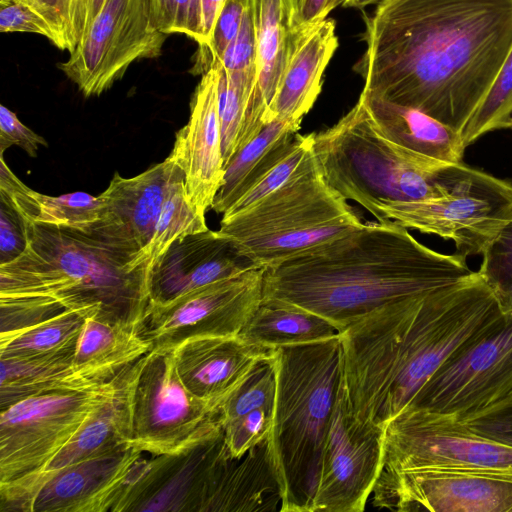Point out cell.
<instances>
[{
  "mask_svg": "<svg viewBox=\"0 0 512 512\" xmlns=\"http://www.w3.org/2000/svg\"><path fill=\"white\" fill-rule=\"evenodd\" d=\"M365 22L362 92L460 133L512 49V0H384Z\"/></svg>",
  "mask_w": 512,
  "mask_h": 512,
  "instance_id": "1",
  "label": "cell"
},
{
  "mask_svg": "<svg viewBox=\"0 0 512 512\" xmlns=\"http://www.w3.org/2000/svg\"><path fill=\"white\" fill-rule=\"evenodd\" d=\"M462 254L417 241L395 221L363 223L304 256L265 270L263 298L314 312L341 332L373 310L475 276Z\"/></svg>",
  "mask_w": 512,
  "mask_h": 512,
  "instance_id": "2",
  "label": "cell"
},
{
  "mask_svg": "<svg viewBox=\"0 0 512 512\" xmlns=\"http://www.w3.org/2000/svg\"><path fill=\"white\" fill-rule=\"evenodd\" d=\"M24 223L25 250L0 264V300L40 317L83 310L138 329L150 304L152 265H134L78 229Z\"/></svg>",
  "mask_w": 512,
  "mask_h": 512,
  "instance_id": "3",
  "label": "cell"
},
{
  "mask_svg": "<svg viewBox=\"0 0 512 512\" xmlns=\"http://www.w3.org/2000/svg\"><path fill=\"white\" fill-rule=\"evenodd\" d=\"M276 396L271 438L280 512H310L323 445L343 376L341 335L273 349Z\"/></svg>",
  "mask_w": 512,
  "mask_h": 512,
  "instance_id": "4",
  "label": "cell"
},
{
  "mask_svg": "<svg viewBox=\"0 0 512 512\" xmlns=\"http://www.w3.org/2000/svg\"><path fill=\"white\" fill-rule=\"evenodd\" d=\"M362 224L347 200L326 184L315 161L251 208L222 217L218 233L255 266L267 270Z\"/></svg>",
  "mask_w": 512,
  "mask_h": 512,
  "instance_id": "5",
  "label": "cell"
},
{
  "mask_svg": "<svg viewBox=\"0 0 512 512\" xmlns=\"http://www.w3.org/2000/svg\"><path fill=\"white\" fill-rule=\"evenodd\" d=\"M313 153L326 184L374 217L380 206L435 198L439 170H425L377 128L364 101L331 128L314 133Z\"/></svg>",
  "mask_w": 512,
  "mask_h": 512,
  "instance_id": "6",
  "label": "cell"
},
{
  "mask_svg": "<svg viewBox=\"0 0 512 512\" xmlns=\"http://www.w3.org/2000/svg\"><path fill=\"white\" fill-rule=\"evenodd\" d=\"M439 174L440 196L382 205L375 218L451 240L465 257L483 255L512 221V181L463 162L447 165Z\"/></svg>",
  "mask_w": 512,
  "mask_h": 512,
  "instance_id": "7",
  "label": "cell"
},
{
  "mask_svg": "<svg viewBox=\"0 0 512 512\" xmlns=\"http://www.w3.org/2000/svg\"><path fill=\"white\" fill-rule=\"evenodd\" d=\"M131 446L154 456L179 453L222 429L219 408L178 376L173 349H151L127 373Z\"/></svg>",
  "mask_w": 512,
  "mask_h": 512,
  "instance_id": "8",
  "label": "cell"
},
{
  "mask_svg": "<svg viewBox=\"0 0 512 512\" xmlns=\"http://www.w3.org/2000/svg\"><path fill=\"white\" fill-rule=\"evenodd\" d=\"M124 370L99 386L43 392L1 410L0 486L40 471L114 396Z\"/></svg>",
  "mask_w": 512,
  "mask_h": 512,
  "instance_id": "9",
  "label": "cell"
},
{
  "mask_svg": "<svg viewBox=\"0 0 512 512\" xmlns=\"http://www.w3.org/2000/svg\"><path fill=\"white\" fill-rule=\"evenodd\" d=\"M512 394V311L466 340L408 407L462 420Z\"/></svg>",
  "mask_w": 512,
  "mask_h": 512,
  "instance_id": "10",
  "label": "cell"
},
{
  "mask_svg": "<svg viewBox=\"0 0 512 512\" xmlns=\"http://www.w3.org/2000/svg\"><path fill=\"white\" fill-rule=\"evenodd\" d=\"M383 469L512 477V446L481 436L453 417L407 407L386 427Z\"/></svg>",
  "mask_w": 512,
  "mask_h": 512,
  "instance_id": "11",
  "label": "cell"
},
{
  "mask_svg": "<svg viewBox=\"0 0 512 512\" xmlns=\"http://www.w3.org/2000/svg\"><path fill=\"white\" fill-rule=\"evenodd\" d=\"M166 36L154 24L149 0H107L59 68L84 96H98L134 61L159 56Z\"/></svg>",
  "mask_w": 512,
  "mask_h": 512,
  "instance_id": "12",
  "label": "cell"
},
{
  "mask_svg": "<svg viewBox=\"0 0 512 512\" xmlns=\"http://www.w3.org/2000/svg\"><path fill=\"white\" fill-rule=\"evenodd\" d=\"M265 269L254 268L165 304H149L138 331L152 349L199 336L238 335L263 298Z\"/></svg>",
  "mask_w": 512,
  "mask_h": 512,
  "instance_id": "13",
  "label": "cell"
},
{
  "mask_svg": "<svg viewBox=\"0 0 512 512\" xmlns=\"http://www.w3.org/2000/svg\"><path fill=\"white\" fill-rule=\"evenodd\" d=\"M386 429L360 423L337 392L310 512H362L383 469Z\"/></svg>",
  "mask_w": 512,
  "mask_h": 512,
  "instance_id": "14",
  "label": "cell"
},
{
  "mask_svg": "<svg viewBox=\"0 0 512 512\" xmlns=\"http://www.w3.org/2000/svg\"><path fill=\"white\" fill-rule=\"evenodd\" d=\"M378 509L512 512V477L455 470L382 469L371 493Z\"/></svg>",
  "mask_w": 512,
  "mask_h": 512,
  "instance_id": "15",
  "label": "cell"
},
{
  "mask_svg": "<svg viewBox=\"0 0 512 512\" xmlns=\"http://www.w3.org/2000/svg\"><path fill=\"white\" fill-rule=\"evenodd\" d=\"M181 173L169 156L131 178L115 173L99 195V219L78 230L134 265H152L147 252L155 226L170 184Z\"/></svg>",
  "mask_w": 512,
  "mask_h": 512,
  "instance_id": "16",
  "label": "cell"
},
{
  "mask_svg": "<svg viewBox=\"0 0 512 512\" xmlns=\"http://www.w3.org/2000/svg\"><path fill=\"white\" fill-rule=\"evenodd\" d=\"M228 456L222 428L179 453L145 459L114 511H203L217 470Z\"/></svg>",
  "mask_w": 512,
  "mask_h": 512,
  "instance_id": "17",
  "label": "cell"
},
{
  "mask_svg": "<svg viewBox=\"0 0 512 512\" xmlns=\"http://www.w3.org/2000/svg\"><path fill=\"white\" fill-rule=\"evenodd\" d=\"M142 454L127 447L66 466L37 485L22 512L114 511L135 478Z\"/></svg>",
  "mask_w": 512,
  "mask_h": 512,
  "instance_id": "18",
  "label": "cell"
},
{
  "mask_svg": "<svg viewBox=\"0 0 512 512\" xmlns=\"http://www.w3.org/2000/svg\"><path fill=\"white\" fill-rule=\"evenodd\" d=\"M218 69L201 75L190 102L189 120L175 136L169 157L184 174L188 202L205 215L224 179Z\"/></svg>",
  "mask_w": 512,
  "mask_h": 512,
  "instance_id": "19",
  "label": "cell"
},
{
  "mask_svg": "<svg viewBox=\"0 0 512 512\" xmlns=\"http://www.w3.org/2000/svg\"><path fill=\"white\" fill-rule=\"evenodd\" d=\"M258 268L218 231L175 241L152 265L150 304H165L208 284Z\"/></svg>",
  "mask_w": 512,
  "mask_h": 512,
  "instance_id": "20",
  "label": "cell"
},
{
  "mask_svg": "<svg viewBox=\"0 0 512 512\" xmlns=\"http://www.w3.org/2000/svg\"><path fill=\"white\" fill-rule=\"evenodd\" d=\"M272 350L251 344L239 334L199 336L174 347L173 356L178 376L189 392L219 408Z\"/></svg>",
  "mask_w": 512,
  "mask_h": 512,
  "instance_id": "21",
  "label": "cell"
},
{
  "mask_svg": "<svg viewBox=\"0 0 512 512\" xmlns=\"http://www.w3.org/2000/svg\"><path fill=\"white\" fill-rule=\"evenodd\" d=\"M335 29L332 18L291 27L284 71L265 125L273 120L301 124L321 92L324 71L338 47Z\"/></svg>",
  "mask_w": 512,
  "mask_h": 512,
  "instance_id": "22",
  "label": "cell"
},
{
  "mask_svg": "<svg viewBox=\"0 0 512 512\" xmlns=\"http://www.w3.org/2000/svg\"><path fill=\"white\" fill-rule=\"evenodd\" d=\"M129 366L124 370L114 396L89 417L40 471L23 480L0 486L2 512L22 511L24 504L37 485L64 467L132 447L126 386Z\"/></svg>",
  "mask_w": 512,
  "mask_h": 512,
  "instance_id": "23",
  "label": "cell"
},
{
  "mask_svg": "<svg viewBox=\"0 0 512 512\" xmlns=\"http://www.w3.org/2000/svg\"><path fill=\"white\" fill-rule=\"evenodd\" d=\"M282 485L271 433L241 458L220 464L204 511H281Z\"/></svg>",
  "mask_w": 512,
  "mask_h": 512,
  "instance_id": "24",
  "label": "cell"
},
{
  "mask_svg": "<svg viewBox=\"0 0 512 512\" xmlns=\"http://www.w3.org/2000/svg\"><path fill=\"white\" fill-rule=\"evenodd\" d=\"M380 132L433 172L462 162L465 144L460 132L424 112L361 92L360 97Z\"/></svg>",
  "mask_w": 512,
  "mask_h": 512,
  "instance_id": "25",
  "label": "cell"
},
{
  "mask_svg": "<svg viewBox=\"0 0 512 512\" xmlns=\"http://www.w3.org/2000/svg\"><path fill=\"white\" fill-rule=\"evenodd\" d=\"M75 347L32 358H0V409L35 394L83 389L113 380L123 369L77 365Z\"/></svg>",
  "mask_w": 512,
  "mask_h": 512,
  "instance_id": "26",
  "label": "cell"
},
{
  "mask_svg": "<svg viewBox=\"0 0 512 512\" xmlns=\"http://www.w3.org/2000/svg\"><path fill=\"white\" fill-rule=\"evenodd\" d=\"M0 199L26 222L83 229L100 217L101 200L85 192L48 196L26 186L0 155Z\"/></svg>",
  "mask_w": 512,
  "mask_h": 512,
  "instance_id": "27",
  "label": "cell"
},
{
  "mask_svg": "<svg viewBox=\"0 0 512 512\" xmlns=\"http://www.w3.org/2000/svg\"><path fill=\"white\" fill-rule=\"evenodd\" d=\"M341 333L335 324L314 312L281 300L262 298L239 335L251 344L276 349L320 342Z\"/></svg>",
  "mask_w": 512,
  "mask_h": 512,
  "instance_id": "28",
  "label": "cell"
},
{
  "mask_svg": "<svg viewBox=\"0 0 512 512\" xmlns=\"http://www.w3.org/2000/svg\"><path fill=\"white\" fill-rule=\"evenodd\" d=\"M300 123L273 120L226 164L223 184L211 208L224 214L288 149Z\"/></svg>",
  "mask_w": 512,
  "mask_h": 512,
  "instance_id": "29",
  "label": "cell"
},
{
  "mask_svg": "<svg viewBox=\"0 0 512 512\" xmlns=\"http://www.w3.org/2000/svg\"><path fill=\"white\" fill-rule=\"evenodd\" d=\"M246 1L256 38L258 87L267 113L286 63L292 12L288 0Z\"/></svg>",
  "mask_w": 512,
  "mask_h": 512,
  "instance_id": "30",
  "label": "cell"
},
{
  "mask_svg": "<svg viewBox=\"0 0 512 512\" xmlns=\"http://www.w3.org/2000/svg\"><path fill=\"white\" fill-rule=\"evenodd\" d=\"M83 310L66 309L30 326L0 333V358H32L75 347L87 318Z\"/></svg>",
  "mask_w": 512,
  "mask_h": 512,
  "instance_id": "31",
  "label": "cell"
},
{
  "mask_svg": "<svg viewBox=\"0 0 512 512\" xmlns=\"http://www.w3.org/2000/svg\"><path fill=\"white\" fill-rule=\"evenodd\" d=\"M151 349L137 328L89 317L76 345L75 363L123 369Z\"/></svg>",
  "mask_w": 512,
  "mask_h": 512,
  "instance_id": "32",
  "label": "cell"
},
{
  "mask_svg": "<svg viewBox=\"0 0 512 512\" xmlns=\"http://www.w3.org/2000/svg\"><path fill=\"white\" fill-rule=\"evenodd\" d=\"M208 229L205 215L198 213L187 200L182 172L167 191L147 257L153 265L175 241Z\"/></svg>",
  "mask_w": 512,
  "mask_h": 512,
  "instance_id": "33",
  "label": "cell"
},
{
  "mask_svg": "<svg viewBox=\"0 0 512 512\" xmlns=\"http://www.w3.org/2000/svg\"><path fill=\"white\" fill-rule=\"evenodd\" d=\"M314 133H297L286 152L222 214L228 217L245 211L315 163Z\"/></svg>",
  "mask_w": 512,
  "mask_h": 512,
  "instance_id": "34",
  "label": "cell"
},
{
  "mask_svg": "<svg viewBox=\"0 0 512 512\" xmlns=\"http://www.w3.org/2000/svg\"><path fill=\"white\" fill-rule=\"evenodd\" d=\"M512 127V49L461 132L465 146L488 132Z\"/></svg>",
  "mask_w": 512,
  "mask_h": 512,
  "instance_id": "35",
  "label": "cell"
},
{
  "mask_svg": "<svg viewBox=\"0 0 512 512\" xmlns=\"http://www.w3.org/2000/svg\"><path fill=\"white\" fill-rule=\"evenodd\" d=\"M275 396L276 373L271 353L269 357L261 360L220 404L221 423L257 408H274Z\"/></svg>",
  "mask_w": 512,
  "mask_h": 512,
  "instance_id": "36",
  "label": "cell"
},
{
  "mask_svg": "<svg viewBox=\"0 0 512 512\" xmlns=\"http://www.w3.org/2000/svg\"><path fill=\"white\" fill-rule=\"evenodd\" d=\"M51 26L55 43L71 53L81 41L86 23L87 0H26Z\"/></svg>",
  "mask_w": 512,
  "mask_h": 512,
  "instance_id": "37",
  "label": "cell"
},
{
  "mask_svg": "<svg viewBox=\"0 0 512 512\" xmlns=\"http://www.w3.org/2000/svg\"><path fill=\"white\" fill-rule=\"evenodd\" d=\"M246 0H227L212 30L209 40L198 45L191 73L203 75L219 62L240 30Z\"/></svg>",
  "mask_w": 512,
  "mask_h": 512,
  "instance_id": "38",
  "label": "cell"
},
{
  "mask_svg": "<svg viewBox=\"0 0 512 512\" xmlns=\"http://www.w3.org/2000/svg\"><path fill=\"white\" fill-rule=\"evenodd\" d=\"M152 18L159 31L185 34L203 42L201 0H149Z\"/></svg>",
  "mask_w": 512,
  "mask_h": 512,
  "instance_id": "39",
  "label": "cell"
},
{
  "mask_svg": "<svg viewBox=\"0 0 512 512\" xmlns=\"http://www.w3.org/2000/svg\"><path fill=\"white\" fill-rule=\"evenodd\" d=\"M273 411L274 408H257L222 422L224 441L231 458H241L271 433Z\"/></svg>",
  "mask_w": 512,
  "mask_h": 512,
  "instance_id": "40",
  "label": "cell"
},
{
  "mask_svg": "<svg viewBox=\"0 0 512 512\" xmlns=\"http://www.w3.org/2000/svg\"><path fill=\"white\" fill-rule=\"evenodd\" d=\"M458 421L481 436L512 446V394Z\"/></svg>",
  "mask_w": 512,
  "mask_h": 512,
  "instance_id": "41",
  "label": "cell"
},
{
  "mask_svg": "<svg viewBox=\"0 0 512 512\" xmlns=\"http://www.w3.org/2000/svg\"><path fill=\"white\" fill-rule=\"evenodd\" d=\"M0 31L35 33L55 43L49 23L26 0H0Z\"/></svg>",
  "mask_w": 512,
  "mask_h": 512,
  "instance_id": "42",
  "label": "cell"
},
{
  "mask_svg": "<svg viewBox=\"0 0 512 512\" xmlns=\"http://www.w3.org/2000/svg\"><path fill=\"white\" fill-rule=\"evenodd\" d=\"M482 256L477 272L490 288L512 279V221L502 229Z\"/></svg>",
  "mask_w": 512,
  "mask_h": 512,
  "instance_id": "43",
  "label": "cell"
},
{
  "mask_svg": "<svg viewBox=\"0 0 512 512\" xmlns=\"http://www.w3.org/2000/svg\"><path fill=\"white\" fill-rule=\"evenodd\" d=\"M12 145L21 147L30 157H36L39 146L47 141L23 124L16 114L4 105L0 106V155Z\"/></svg>",
  "mask_w": 512,
  "mask_h": 512,
  "instance_id": "44",
  "label": "cell"
},
{
  "mask_svg": "<svg viewBox=\"0 0 512 512\" xmlns=\"http://www.w3.org/2000/svg\"><path fill=\"white\" fill-rule=\"evenodd\" d=\"M27 246L24 220L8 204H0V264L17 258Z\"/></svg>",
  "mask_w": 512,
  "mask_h": 512,
  "instance_id": "45",
  "label": "cell"
},
{
  "mask_svg": "<svg viewBox=\"0 0 512 512\" xmlns=\"http://www.w3.org/2000/svg\"><path fill=\"white\" fill-rule=\"evenodd\" d=\"M344 0H302L293 25L312 23L327 18Z\"/></svg>",
  "mask_w": 512,
  "mask_h": 512,
  "instance_id": "46",
  "label": "cell"
},
{
  "mask_svg": "<svg viewBox=\"0 0 512 512\" xmlns=\"http://www.w3.org/2000/svg\"><path fill=\"white\" fill-rule=\"evenodd\" d=\"M227 0H201L203 42L205 44L212 33L215 22Z\"/></svg>",
  "mask_w": 512,
  "mask_h": 512,
  "instance_id": "47",
  "label": "cell"
},
{
  "mask_svg": "<svg viewBox=\"0 0 512 512\" xmlns=\"http://www.w3.org/2000/svg\"><path fill=\"white\" fill-rule=\"evenodd\" d=\"M491 289L501 311H512V279Z\"/></svg>",
  "mask_w": 512,
  "mask_h": 512,
  "instance_id": "48",
  "label": "cell"
},
{
  "mask_svg": "<svg viewBox=\"0 0 512 512\" xmlns=\"http://www.w3.org/2000/svg\"><path fill=\"white\" fill-rule=\"evenodd\" d=\"M106 1L107 0H87L85 31L100 12Z\"/></svg>",
  "mask_w": 512,
  "mask_h": 512,
  "instance_id": "49",
  "label": "cell"
},
{
  "mask_svg": "<svg viewBox=\"0 0 512 512\" xmlns=\"http://www.w3.org/2000/svg\"><path fill=\"white\" fill-rule=\"evenodd\" d=\"M384 0H344L342 5L344 7H351V8H363V7H366L368 5H372V4H379L381 2H383Z\"/></svg>",
  "mask_w": 512,
  "mask_h": 512,
  "instance_id": "50",
  "label": "cell"
},
{
  "mask_svg": "<svg viewBox=\"0 0 512 512\" xmlns=\"http://www.w3.org/2000/svg\"><path fill=\"white\" fill-rule=\"evenodd\" d=\"M302 0H292V5H293V23H294V20H295V17L297 15V12H298V9L300 7V4H301Z\"/></svg>",
  "mask_w": 512,
  "mask_h": 512,
  "instance_id": "51",
  "label": "cell"
},
{
  "mask_svg": "<svg viewBox=\"0 0 512 512\" xmlns=\"http://www.w3.org/2000/svg\"><path fill=\"white\" fill-rule=\"evenodd\" d=\"M288 3H289V5H290L291 12H292V17H293V5H292V0H288Z\"/></svg>",
  "mask_w": 512,
  "mask_h": 512,
  "instance_id": "52",
  "label": "cell"
}]
</instances>
